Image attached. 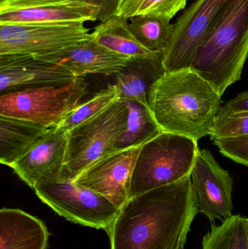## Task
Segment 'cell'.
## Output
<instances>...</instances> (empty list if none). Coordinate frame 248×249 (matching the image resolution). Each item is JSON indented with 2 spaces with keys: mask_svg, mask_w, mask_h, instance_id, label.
I'll use <instances>...</instances> for the list:
<instances>
[{
  "mask_svg": "<svg viewBox=\"0 0 248 249\" xmlns=\"http://www.w3.org/2000/svg\"><path fill=\"white\" fill-rule=\"evenodd\" d=\"M199 213L191 175L131 197L108 231L110 249H185Z\"/></svg>",
  "mask_w": 248,
  "mask_h": 249,
  "instance_id": "obj_1",
  "label": "cell"
},
{
  "mask_svg": "<svg viewBox=\"0 0 248 249\" xmlns=\"http://www.w3.org/2000/svg\"><path fill=\"white\" fill-rule=\"evenodd\" d=\"M149 104L163 131L198 142L211 134L221 96L192 69H183L166 72L151 89Z\"/></svg>",
  "mask_w": 248,
  "mask_h": 249,
  "instance_id": "obj_2",
  "label": "cell"
},
{
  "mask_svg": "<svg viewBox=\"0 0 248 249\" xmlns=\"http://www.w3.org/2000/svg\"><path fill=\"white\" fill-rule=\"evenodd\" d=\"M248 58V0H230L197 51L191 69L221 96L241 79Z\"/></svg>",
  "mask_w": 248,
  "mask_h": 249,
  "instance_id": "obj_3",
  "label": "cell"
},
{
  "mask_svg": "<svg viewBox=\"0 0 248 249\" xmlns=\"http://www.w3.org/2000/svg\"><path fill=\"white\" fill-rule=\"evenodd\" d=\"M198 142L163 131L143 145L131 179L130 198L190 175L199 150Z\"/></svg>",
  "mask_w": 248,
  "mask_h": 249,
  "instance_id": "obj_4",
  "label": "cell"
},
{
  "mask_svg": "<svg viewBox=\"0 0 248 249\" xmlns=\"http://www.w3.org/2000/svg\"><path fill=\"white\" fill-rule=\"evenodd\" d=\"M128 112L126 102L119 99L68 131L65 165L60 181H74L86 168L112 154L115 142L126 128Z\"/></svg>",
  "mask_w": 248,
  "mask_h": 249,
  "instance_id": "obj_5",
  "label": "cell"
},
{
  "mask_svg": "<svg viewBox=\"0 0 248 249\" xmlns=\"http://www.w3.org/2000/svg\"><path fill=\"white\" fill-rule=\"evenodd\" d=\"M88 83L83 77L64 86H45L2 93L0 116L26 120L44 127H58L87 94Z\"/></svg>",
  "mask_w": 248,
  "mask_h": 249,
  "instance_id": "obj_6",
  "label": "cell"
},
{
  "mask_svg": "<svg viewBox=\"0 0 248 249\" xmlns=\"http://www.w3.org/2000/svg\"><path fill=\"white\" fill-rule=\"evenodd\" d=\"M84 23H0V55L43 56L90 39Z\"/></svg>",
  "mask_w": 248,
  "mask_h": 249,
  "instance_id": "obj_7",
  "label": "cell"
},
{
  "mask_svg": "<svg viewBox=\"0 0 248 249\" xmlns=\"http://www.w3.org/2000/svg\"><path fill=\"white\" fill-rule=\"evenodd\" d=\"M45 204L66 220L107 232L120 208L109 199L74 181H57L35 187Z\"/></svg>",
  "mask_w": 248,
  "mask_h": 249,
  "instance_id": "obj_8",
  "label": "cell"
},
{
  "mask_svg": "<svg viewBox=\"0 0 248 249\" xmlns=\"http://www.w3.org/2000/svg\"><path fill=\"white\" fill-rule=\"evenodd\" d=\"M230 0H196L174 23L170 43L163 53L167 72L191 68L198 48Z\"/></svg>",
  "mask_w": 248,
  "mask_h": 249,
  "instance_id": "obj_9",
  "label": "cell"
},
{
  "mask_svg": "<svg viewBox=\"0 0 248 249\" xmlns=\"http://www.w3.org/2000/svg\"><path fill=\"white\" fill-rule=\"evenodd\" d=\"M199 213L210 222H222L233 216L232 177L208 149H199L190 174Z\"/></svg>",
  "mask_w": 248,
  "mask_h": 249,
  "instance_id": "obj_10",
  "label": "cell"
},
{
  "mask_svg": "<svg viewBox=\"0 0 248 249\" xmlns=\"http://www.w3.org/2000/svg\"><path fill=\"white\" fill-rule=\"evenodd\" d=\"M101 14L83 0H0V23H85L100 21Z\"/></svg>",
  "mask_w": 248,
  "mask_h": 249,
  "instance_id": "obj_11",
  "label": "cell"
},
{
  "mask_svg": "<svg viewBox=\"0 0 248 249\" xmlns=\"http://www.w3.org/2000/svg\"><path fill=\"white\" fill-rule=\"evenodd\" d=\"M142 146L118 151L86 168L74 182L122 208L130 199L131 179Z\"/></svg>",
  "mask_w": 248,
  "mask_h": 249,
  "instance_id": "obj_12",
  "label": "cell"
},
{
  "mask_svg": "<svg viewBox=\"0 0 248 249\" xmlns=\"http://www.w3.org/2000/svg\"><path fill=\"white\" fill-rule=\"evenodd\" d=\"M68 132L52 127L10 168L31 188L61 180L65 165Z\"/></svg>",
  "mask_w": 248,
  "mask_h": 249,
  "instance_id": "obj_13",
  "label": "cell"
},
{
  "mask_svg": "<svg viewBox=\"0 0 248 249\" xmlns=\"http://www.w3.org/2000/svg\"><path fill=\"white\" fill-rule=\"evenodd\" d=\"M77 76L63 66L32 55H0V91L68 84Z\"/></svg>",
  "mask_w": 248,
  "mask_h": 249,
  "instance_id": "obj_14",
  "label": "cell"
},
{
  "mask_svg": "<svg viewBox=\"0 0 248 249\" xmlns=\"http://www.w3.org/2000/svg\"><path fill=\"white\" fill-rule=\"evenodd\" d=\"M35 58L63 66L78 77L87 74L116 75L132 58L98 43L92 39L91 34L90 39L77 46Z\"/></svg>",
  "mask_w": 248,
  "mask_h": 249,
  "instance_id": "obj_15",
  "label": "cell"
},
{
  "mask_svg": "<svg viewBox=\"0 0 248 249\" xmlns=\"http://www.w3.org/2000/svg\"><path fill=\"white\" fill-rule=\"evenodd\" d=\"M50 233L42 221L18 209L0 211V249H47Z\"/></svg>",
  "mask_w": 248,
  "mask_h": 249,
  "instance_id": "obj_16",
  "label": "cell"
},
{
  "mask_svg": "<svg viewBox=\"0 0 248 249\" xmlns=\"http://www.w3.org/2000/svg\"><path fill=\"white\" fill-rule=\"evenodd\" d=\"M166 72L163 53L131 58L125 69L116 74L115 84L119 90V99L133 101L150 108V91Z\"/></svg>",
  "mask_w": 248,
  "mask_h": 249,
  "instance_id": "obj_17",
  "label": "cell"
},
{
  "mask_svg": "<svg viewBox=\"0 0 248 249\" xmlns=\"http://www.w3.org/2000/svg\"><path fill=\"white\" fill-rule=\"evenodd\" d=\"M50 129L26 120L0 116V162L11 166Z\"/></svg>",
  "mask_w": 248,
  "mask_h": 249,
  "instance_id": "obj_18",
  "label": "cell"
},
{
  "mask_svg": "<svg viewBox=\"0 0 248 249\" xmlns=\"http://www.w3.org/2000/svg\"><path fill=\"white\" fill-rule=\"evenodd\" d=\"M128 19L114 15L94 28L92 39L111 51L131 58L154 56L159 53L151 52L143 46L131 33Z\"/></svg>",
  "mask_w": 248,
  "mask_h": 249,
  "instance_id": "obj_19",
  "label": "cell"
},
{
  "mask_svg": "<svg viewBox=\"0 0 248 249\" xmlns=\"http://www.w3.org/2000/svg\"><path fill=\"white\" fill-rule=\"evenodd\" d=\"M125 101L129 110L126 128L115 142L112 153L143 146L163 132L150 108L133 101Z\"/></svg>",
  "mask_w": 248,
  "mask_h": 249,
  "instance_id": "obj_20",
  "label": "cell"
},
{
  "mask_svg": "<svg viewBox=\"0 0 248 249\" xmlns=\"http://www.w3.org/2000/svg\"><path fill=\"white\" fill-rule=\"evenodd\" d=\"M160 16H137L129 19L128 27L138 42L149 51L163 53L167 49L174 24Z\"/></svg>",
  "mask_w": 248,
  "mask_h": 249,
  "instance_id": "obj_21",
  "label": "cell"
},
{
  "mask_svg": "<svg viewBox=\"0 0 248 249\" xmlns=\"http://www.w3.org/2000/svg\"><path fill=\"white\" fill-rule=\"evenodd\" d=\"M202 249H248V218L233 215L213 225L202 239Z\"/></svg>",
  "mask_w": 248,
  "mask_h": 249,
  "instance_id": "obj_22",
  "label": "cell"
},
{
  "mask_svg": "<svg viewBox=\"0 0 248 249\" xmlns=\"http://www.w3.org/2000/svg\"><path fill=\"white\" fill-rule=\"evenodd\" d=\"M187 0H116L115 15L126 18L154 16L171 20L179 11L184 10Z\"/></svg>",
  "mask_w": 248,
  "mask_h": 249,
  "instance_id": "obj_23",
  "label": "cell"
},
{
  "mask_svg": "<svg viewBox=\"0 0 248 249\" xmlns=\"http://www.w3.org/2000/svg\"><path fill=\"white\" fill-rule=\"evenodd\" d=\"M119 99L116 84L109 85L92 99L79 105L59 125L58 128L68 132L77 126L99 115L114 102Z\"/></svg>",
  "mask_w": 248,
  "mask_h": 249,
  "instance_id": "obj_24",
  "label": "cell"
},
{
  "mask_svg": "<svg viewBox=\"0 0 248 249\" xmlns=\"http://www.w3.org/2000/svg\"><path fill=\"white\" fill-rule=\"evenodd\" d=\"M246 135H248V114L231 113L221 107L209 135L211 141Z\"/></svg>",
  "mask_w": 248,
  "mask_h": 249,
  "instance_id": "obj_25",
  "label": "cell"
},
{
  "mask_svg": "<svg viewBox=\"0 0 248 249\" xmlns=\"http://www.w3.org/2000/svg\"><path fill=\"white\" fill-rule=\"evenodd\" d=\"M212 142L224 156L248 167V135L220 138Z\"/></svg>",
  "mask_w": 248,
  "mask_h": 249,
  "instance_id": "obj_26",
  "label": "cell"
},
{
  "mask_svg": "<svg viewBox=\"0 0 248 249\" xmlns=\"http://www.w3.org/2000/svg\"><path fill=\"white\" fill-rule=\"evenodd\" d=\"M224 110L231 113L248 114V90L239 93L235 98L221 106Z\"/></svg>",
  "mask_w": 248,
  "mask_h": 249,
  "instance_id": "obj_27",
  "label": "cell"
}]
</instances>
